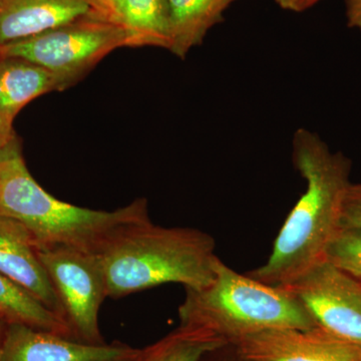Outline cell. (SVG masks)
Returning a JSON list of instances; mask_svg holds the SVG:
<instances>
[{"label": "cell", "mask_w": 361, "mask_h": 361, "mask_svg": "<svg viewBox=\"0 0 361 361\" xmlns=\"http://www.w3.org/2000/svg\"><path fill=\"white\" fill-rule=\"evenodd\" d=\"M202 361H249L239 355L236 348L232 344L222 346L215 349L212 353H208Z\"/></svg>", "instance_id": "cell-20"}, {"label": "cell", "mask_w": 361, "mask_h": 361, "mask_svg": "<svg viewBox=\"0 0 361 361\" xmlns=\"http://www.w3.org/2000/svg\"><path fill=\"white\" fill-rule=\"evenodd\" d=\"M129 47L130 37L118 23L85 18L30 39L0 47V54L32 61L73 85L104 56Z\"/></svg>", "instance_id": "cell-5"}, {"label": "cell", "mask_w": 361, "mask_h": 361, "mask_svg": "<svg viewBox=\"0 0 361 361\" xmlns=\"http://www.w3.org/2000/svg\"><path fill=\"white\" fill-rule=\"evenodd\" d=\"M7 1H8V0H0V9L4 7V4H6Z\"/></svg>", "instance_id": "cell-26"}, {"label": "cell", "mask_w": 361, "mask_h": 361, "mask_svg": "<svg viewBox=\"0 0 361 361\" xmlns=\"http://www.w3.org/2000/svg\"><path fill=\"white\" fill-rule=\"evenodd\" d=\"M227 344L205 330L180 325L158 341L137 349L130 361H202L208 353Z\"/></svg>", "instance_id": "cell-15"}, {"label": "cell", "mask_w": 361, "mask_h": 361, "mask_svg": "<svg viewBox=\"0 0 361 361\" xmlns=\"http://www.w3.org/2000/svg\"><path fill=\"white\" fill-rule=\"evenodd\" d=\"M293 163L305 180V191L285 220L268 260L247 273L271 286L290 283L324 260L351 185V161L341 152H332L310 130L298 129L294 135Z\"/></svg>", "instance_id": "cell-1"}, {"label": "cell", "mask_w": 361, "mask_h": 361, "mask_svg": "<svg viewBox=\"0 0 361 361\" xmlns=\"http://www.w3.org/2000/svg\"><path fill=\"white\" fill-rule=\"evenodd\" d=\"M137 349L120 341L92 345L23 323H7L0 361H130Z\"/></svg>", "instance_id": "cell-9"}, {"label": "cell", "mask_w": 361, "mask_h": 361, "mask_svg": "<svg viewBox=\"0 0 361 361\" xmlns=\"http://www.w3.org/2000/svg\"><path fill=\"white\" fill-rule=\"evenodd\" d=\"M249 361H361V348L320 327L272 329L232 344Z\"/></svg>", "instance_id": "cell-8"}, {"label": "cell", "mask_w": 361, "mask_h": 361, "mask_svg": "<svg viewBox=\"0 0 361 361\" xmlns=\"http://www.w3.org/2000/svg\"><path fill=\"white\" fill-rule=\"evenodd\" d=\"M0 314L8 323H23L71 338L68 326L58 315L2 273H0Z\"/></svg>", "instance_id": "cell-16"}, {"label": "cell", "mask_w": 361, "mask_h": 361, "mask_svg": "<svg viewBox=\"0 0 361 361\" xmlns=\"http://www.w3.org/2000/svg\"><path fill=\"white\" fill-rule=\"evenodd\" d=\"M275 2L287 11H302L305 9V0H275Z\"/></svg>", "instance_id": "cell-23"}, {"label": "cell", "mask_w": 361, "mask_h": 361, "mask_svg": "<svg viewBox=\"0 0 361 361\" xmlns=\"http://www.w3.org/2000/svg\"><path fill=\"white\" fill-rule=\"evenodd\" d=\"M13 123L6 118H0V152L16 139L13 133Z\"/></svg>", "instance_id": "cell-22"}, {"label": "cell", "mask_w": 361, "mask_h": 361, "mask_svg": "<svg viewBox=\"0 0 361 361\" xmlns=\"http://www.w3.org/2000/svg\"><path fill=\"white\" fill-rule=\"evenodd\" d=\"M213 281L200 289H185L180 325L205 330L228 344L272 329L317 326L290 292L241 274L219 257Z\"/></svg>", "instance_id": "cell-4"}, {"label": "cell", "mask_w": 361, "mask_h": 361, "mask_svg": "<svg viewBox=\"0 0 361 361\" xmlns=\"http://www.w3.org/2000/svg\"><path fill=\"white\" fill-rule=\"evenodd\" d=\"M339 228H361V183H351L342 205Z\"/></svg>", "instance_id": "cell-18"}, {"label": "cell", "mask_w": 361, "mask_h": 361, "mask_svg": "<svg viewBox=\"0 0 361 361\" xmlns=\"http://www.w3.org/2000/svg\"><path fill=\"white\" fill-rule=\"evenodd\" d=\"M236 0H168L171 45L169 51L180 59L201 44L207 32L223 20V14Z\"/></svg>", "instance_id": "cell-13"}, {"label": "cell", "mask_w": 361, "mask_h": 361, "mask_svg": "<svg viewBox=\"0 0 361 361\" xmlns=\"http://www.w3.org/2000/svg\"><path fill=\"white\" fill-rule=\"evenodd\" d=\"M324 260L361 282V228H339L325 249Z\"/></svg>", "instance_id": "cell-17"}, {"label": "cell", "mask_w": 361, "mask_h": 361, "mask_svg": "<svg viewBox=\"0 0 361 361\" xmlns=\"http://www.w3.org/2000/svg\"><path fill=\"white\" fill-rule=\"evenodd\" d=\"M316 325L361 348V282L322 260L284 285Z\"/></svg>", "instance_id": "cell-7"}, {"label": "cell", "mask_w": 361, "mask_h": 361, "mask_svg": "<svg viewBox=\"0 0 361 361\" xmlns=\"http://www.w3.org/2000/svg\"><path fill=\"white\" fill-rule=\"evenodd\" d=\"M7 320L0 314V357H1L2 344H4V334L7 326Z\"/></svg>", "instance_id": "cell-24"}, {"label": "cell", "mask_w": 361, "mask_h": 361, "mask_svg": "<svg viewBox=\"0 0 361 361\" xmlns=\"http://www.w3.org/2000/svg\"><path fill=\"white\" fill-rule=\"evenodd\" d=\"M0 216L25 226L37 246H68L94 253L123 226L149 218L146 199L102 211L54 198L33 179L16 139L0 152Z\"/></svg>", "instance_id": "cell-3"}, {"label": "cell", "mask_w": 361, "mask_h": 361, "mask_svg": "<svg viewBox=\"0 0 361 361\" xmlns=\"http://www.w3.org/2000/svg\"><path fill=\"white\" fill-rule=\"evenodd\" d=\"M89 2L94 18L118 23L121 0H89Z\"/></svg>", "instance_id": "cell-19"}, {"label": "cell", "mask_w": 361, "mask_h": 361, "mask_svg": "<svg viewBox=\"0 0 361 361\" xmlns=\"http://www.w3.org/2000/svg\"><path fill=\"white\" fill-rule=\"evenodd\" d=\"M85 18H94L89 0H8L0 9V47Z\"/></svg>", "instance_id": "cell-11"}, {"label": "cell", "mask_w": 361, "mask_h": 361, "mask_svg": "<svg viewBox=\"0 0 361 361\" xmlns=\"http://www.w3.org/2000/svg\"><path fill=\"white\" fill-rule=\"evenodd\" d=\"M0 273L63 322L61 304L32 235L20 222L4 216H0Z\"/></svg>", "instance_id": "cell-10"}, {"label": "cell", "mask_w": 361, "mask_h": 361, "mask_svg": "<svg viewBox=\"0 0 361 361\" xmlns=\"http://www.w3.org/2000/svg\"><path fill=\"white\" fill-rule=\"evenodd\" d=\"M118 23L130 37V47L170 49L168 0H121Z\"/></svg>", "instance_id": "cell-14"}, {"label": "cell", "mask_w": 361, "mask_h": 361, "mask_svg": "<svg viewBox=\"0 0 361 361\" xmlns=\"http://www.w3.org/2000/svg\"><path fill=\"white\" fill-rule=\"evenodd\" d=\"M215 239L191 227H163L148 219L123 226L97 252L108 298L161 284L200 289L213 281Z\"/></svg>", "instance_id": "cell-2"}, {"label": "cell", "mask_w": 361, "mask_h": 361, "mask_svg": "<svg viewBox=\"0 0 361 361\" xmlns=\"http://www.w3.org/2000/svg\"><path fill=\"white\" fill-rule=\"evenodd\" d=\"M73 341L104 344L99 308L108 298L101 259L94 252L68 246H37Z\"/></svg>", "instance_id": "cell-6"}, {"label": "cell", "mask_w": 361, "mask_h": 361, "mask_svg": "<svg viewBox=\"0 0 361 361\" xmlns=\"http://www.w3.org/2000/svg\"><path fill=\"white\" fill-rule=\"evenodd\" d=\"M70 87L63 78L32 61L0 54V118L13 122L33 99Z\"/></svg>", "instance_id": "cell-12"}, {"label": "cell", "mask_w": 361, "mask_h": 361, "mask_svg": "<svg viewBox=\"0 0 361 361\" xmlns=\"http://www.w3.org/2000/svg\"><path fill=\"white\" fill-rule=\"evenodd\" d=\"M346 18L349 27L361 32V0H346Z\"/></svg>", "instance_id": "cell-21"}, {"label": "cell", "mask_w": 361, "mask_h": 361, "mask_svg": "<svg viewBox=\"0 0 361 361\" xmlns=\"http://www.w3.org/2000/svg\"><path fill=\"white\" fill-rule=\"evenodd\" d=\"M319 1V0H305V9L308 8V7L314 6L316 2Z\"/></svg>", "instance_id": "cell-25"}]
</instances>
